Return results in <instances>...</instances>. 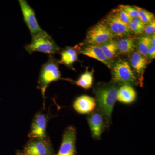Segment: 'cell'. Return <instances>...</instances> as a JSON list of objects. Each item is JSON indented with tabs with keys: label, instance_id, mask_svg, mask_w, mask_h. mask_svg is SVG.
I'll return each mask as SVG.
<instances>
[{
	"label": "cell",
	"instance_id": "12",
	"mask_svg": "<svg viewBox=\"0 0 155 155\" xmlns=\"http://www.w3.org/2000/svg\"><path fill=\"white\" fill-rule=\"evenodd\" d=\"M80 52L84 55L100 61L110 69L112 68V61L107 58L99 45H88L81 48Z\"/></svg>",
	"mask_w": 155,
	"mask_h": 155
},
{
	"label": "cell",
	"instance_id": "17",
	"mask_svg": "<svg viewBox=\"0 0 155 155\" xmlns=\"http://www.w3.org/2000/svg\"><path fill=\"white\" fill-rule=\"evenodd\" d=\"M118 52L122 54L127 55L133 53L135 48L134 39L126 37L117 41Z\"/></svg>",
	"mask_w": 155,
	"mask_h": 155
},
{
	"label": "cell",
	"instance_id": "6",
	"mask_svg": "<svg viewBox=\"0 0 155 155\" xmlns=\"http://www.w3.org/2000/svg\"><path fill=\"white\" fill-rule=\"evenodd\" d=\"M24 155H55L52 145L49 140L31 139L25 145L22 152Z\"/></svg>",
	"mask_w": 155,
	"mask_h": 155
},
{
	"label": "cell",
	"instance_id": "20",
	"mask_svg": "<svg viewBox=\"0 0 155 155\" xmlns=\"http://www.w3.org/2000/svg\"><path fill=\"white\" fill-rule=\"evenodd\" d=\"M152 45L148 36H142L139 38L137 42L138 52L146 58H148V53L150 46Z\"/></svg>",
	"mask_w": 155,
	"mask_h": 155
},
{
	"label": "cell",
	"instance_id": "9",
	"mask_svg": "<svg viewBox=\"0 0 155 155\" xmlns=\"http://www.w3.org/2000/svg\"><path fill=\"white\" fill-rule=\"evenodd\" d=\"M87 120L92 137L96 140H99L106 127H107L103 114L96 108L89 115Z\"/></svg>",
	"mask_w": 155,
	"mask_h": 155
},
{
	"label": "cell",
	"instance_id": "24",
	"mask_svg": "<svg viewBox=\"0 0 155 155\" xmlns=\"http://www.w3.org/2000/svg\"><path fill=\"white\" fill-rule=\"evenodd\" d=\"M155 20L147 24L145 26L143 32L147 36H150L155 34Z\"/></svg>",
	"mask_w": 155,
	"mask_h": 155
},
{
	"label": "cell",
	"instance_id": "8",
	"mask_svg": "<svg viewBox=\"0 0 155 155\" xmlns=\"http://www.w3.org/2000/svg\"><path fill=\"white\" fill-rule=\"evenodd\" d=\"M76 129L68 126L64 131L60 149L55 155H76Z\"/></svg>",
	"mask_w": 155,
	"mask_h": 155
},
{
	"label": "cell",
	"instance_id": "3",
	"mask_svg": "<svg viewBox=\"0 0 155 155\" xmlns=\"http://www.w3.org/2000/svg\"><path fill=\"white\" fill-rule=\"evenodd\" d=\"M25 48L29 54L40 52L51 54L58 53L60 50L51 37L45 31L32 37L30 43L26 45Z\"/></svg>",
	"mask_w": 155,
	"mask_h": 155
},
{
	"label": "cell",
	"instance_id": "26",
	"mask_svg": "<svg viewBox=\"0 0 155 155\" xmlns=\"http://www.w3.org/2000/svg\"><path fill=\"white\" fill-rule=\"evenodd\" d=\"M148 58L150 60H153L155 58V46L151 45L149 49Z\"/></svg>",
	"mask_w": 155,
	"mask_h": 155
},
{
	"label": "cell",
	"instance_id": "5",
	"mask_svg": "<svg viewBox=\"0 0 155 155\" xmlns=\"http://www.w3.org/2000/svg\"><path fill=\"white\" fill-rule=\"evenodd\" d=\"M114 38L107 25L101 21L88 31L85 41L88 45H101L113 40Z\"/></svg>",
	"mask_w": 155,
	"mask_h": 155
},
{
	"label": "cell",
	"instance_id": "23",
	"mask_svg": "<svg viewBox=\"0 0 155 155\" xmlns=\"http://www.w3.org/2000/svg\"><path fill=\"white\" fill-rule=\"evenodd\" d=\"M119 8L123 9L131 18H139L138 11L135 7L126 5H120Z\"/></svg>",
	"mask_w": 155,
	"mask_h": 155
},
{
	"label": "cell",
	"instance_id": "7",
	"mask_svg": "<svg viewBox=\"0 0 155 155\" xmlns=\"http://www.w3.org/2000/svg\"><path fill=\"white\" fill-rule=\"evenodd\" d=\"M19 5L22 11L23 19L29 29L31 37L44 31L39 25L37 20L35 12L25 0H19Z\"/></svg>",
	"mask_w": 155,
	"mask_h": 155
},
{
	"label": "cell",
	"instance_id": "15",
	"mask_svg": "<svg viewBox=\"0 0 155 155\" xmlns=\"http://www.w3.org/2000/svg\"><path fill=\"white\" fill-rule=\"evenodd\" d=\"M137 93L131 85L124 84L118 90L117 100L120 102L129 104L136 99Z\"/></svg>",
	"mask_w": 155,
	"mask_h": 155
},
{
	"label": "cell",
	"instance_id": "21",
	"mask_svg": "<svg viewBox=\"0 0 155 155\" xmlns=\"http://www.w3.org/2000/svg\"><path fill=\"white\" fill-rule=\"evenodd\" d=\"M134 7L138 11L140 19L145 25H147L154 20V16L153 13L140 7Z\"/></svg>",
	"mask_w": 155,
	"mask_h": 155
},
{
	"label": "cell",
	"instance_id": "14",
	"mask_svg": "<svg viewBox=\"0 0 155 155\" xmlns=\"http://www.w3.org/2000/svg\"><path fill=\"white\" fill-rule=\"evenodd\" d=\"M130 64L134 70L137 74L140 85L143 84V75L147 64V58L140 54L138 51H135L131 55Z\"/></svg>",
	"mask_w": 155,
	"mask_h": 155
},
{
	"label": "cell",
	"instance_id": "27",
	"mask_svg": "<svg viewBox=\"0 0 155 155\" xmlns=\"http://www.w3.org/2000/svg\"><path fill=\"white\" fill-rule=\"evenodd\" d=\"M149 39L151 44L152 45H155V35H151V36H148Z\"/></svg>",
	"mask_w": 155,
	"mask_h": 155
},
{
	"label": "cell",
	"instance_id": "25",
	"mask_svg": "<svg viewBox=\"0 0 155 155\" xmlns=\"http://www.w3.org/2000/svg\"><path fill=\"white\" fill-rule=\"evenodd\" d=\"M129 28L132 32L136 34H140L143 33V30H144V27H141L134 23L132 21L130 22L128 24Z\"/></svg>",
	"mask_w": 155,
	"mask_h": 155
},
{
	"label": "cell",
	"instance_id": "16",
	"mask_svg": "<svg viewBox=\"0 0 155 155\" xmlns=\"http://www.w3.org/2000/svg\"><path fill=\"white\" fill-rule=\"evenodd\" d=\"M77 54L75 48H67L61 53V59L58 63L72 68V64L77 61Z\"/></svg>",
	"mask_w": 155,
	"mask_h": 155
},
{
	"label": "cell",
	"instance_id": "28",
	"mask_svg": "<svg viewBox=\"0 0 155 155\" xmlns=\"http://www.w3.org/2000/svg\"><path fill=\"white\" fill-rule=\"evenodd\" d=\"M16 155H23V154L21 152L19 151H17V153H16Z\"/></svg>",
	"mask_w": 155,
	"mask_h": 155
},
{
	"label": "cell",
	"instance_id": "4",
	"mask_svg": "<svg viewBox=\"0 0 155 155\" xmlns=\"http://www.w3.org/2000/svg\"><path fill=\"white\" fill-rule=\"evenodd\" d=\"M112 68L114 83L130 85L137 83V78L127 61L119 59Z\"/></svg>",
	"mask_w": 155,
	"mask_h": 155
},
{
	"label": "cell",
	"instance_id": "2",
	"mask_svg": "<svg viewBox=\"0 0 155 155\" xmlns=\"http://www.w3.org/2000/svg\"><path fill=\"white\" fill-rule=\"evenodd\" d=\"M58 61L50 56L48 61L42 66L38 81V87L40 90L44 101L45 92L50 83L62 79L58 67Z\"/></svg>",
	"mask_w": 155,
	"mask_h": 155
},
{
	"label": "cell",
	"instance_id": "18",
	"mask_svg": "<svg viewBox=\"0 0 155 155\" xmlns=\"http://www.w3.org/2000/svg\"><path fill=\"white\" fill-rule=\"evenodd\" d=\"M99 45L108 60L112 61L116 57L118 52L117 41L113 40Z\"/></svg>",
	"mask_w": 155,
	"mask_h": 155
},
{
	"label": "cell",
	"instance_id": "10",
	"mask_svg": "<svg viewBox=\"0 0 155 155\" xmlns=\"http://www.w3.org/2000/svg\"><path fill=\"white\" fill-rule=\"evenodd\" d=\"M114 36L129 37L132 31L128 24H126L118 18L110 14L103 20Z\"/></svg>",
	"mask_w": 155,
	"mask_h": 155
},
{
	"label": "cell",
	"instance_id": "1",
	"mask_svg": "<svg viewBox=\"0 0 155 155\" xmlns=\"http://www.w3.org/2000/svg\"><path fill=\"white\" fill-rule=\"evenodd\" d=\"M118 87L115 83L103 84L95 89L97 107L104 116L107 128L112 122V114L117 100Z\"/></svg>",
	"mask_w": 155,
	"mask_h": 155
},
{
	"label": "cell",
	"instance_id": "22",
	"mask_svg": "<svg viewBox=\"0 0 155 155\" xmlns=\"http://www.w3.org/2000/svg\"><path fill=\"white\" fill-rule=\"evenodd\" d=\"M110 14L115 16L122 22L128 25L132 21V18H131L123 9L119 7L113 10Z\"/></svg>",
	"mask_w": 155,
	"mask_h": 155
},
{
	"label": "cell",
	"instance_id": "13",
	"mask_svg": "<svg viewBox=\"0 0 155 155\" xmlns=\"http://www.w3.org/2000/svg\"><path fill=\"white\" fill-rule=\"evenodd\" d=\"M95 99L89 96L83 95L77 97L74 101L73 107L78 114H90L96 107Z\"/></svg>",
	"mask_w": 155,
	"mask_h": 155
},
{
	"label": "cell",
	"instance_id": "11",
	"mask_svg": "<svg viewBox=\"0 0 155 155\" xmlns=\"http://www.w3.org/2000/svg\"><path fill=\"white\" fill-rule=\"evenodd\" d=\"M47 116L42 113H38L35 116L28 136L31 139H45L47 137L46 133Z\"/></svg>",
	"mask_w": 155,
	"mask_h": 155
},
{
	"label": "cell",
	"instance_id": "19",
	"mask_svg": "<svg viewBox=\"0 0 155 155\" xmlns=\"http://www.w3.org/2000/svg\"><path fill=\"white\" fill-rule=\"evenodd\" d=\"M74 83L85 89H88L91 87L93 82V72L87 71L81 75L79 78Z\"/></svg>",
	"mask_w": 155,
	"mask_h": 155
}]
</instances>
